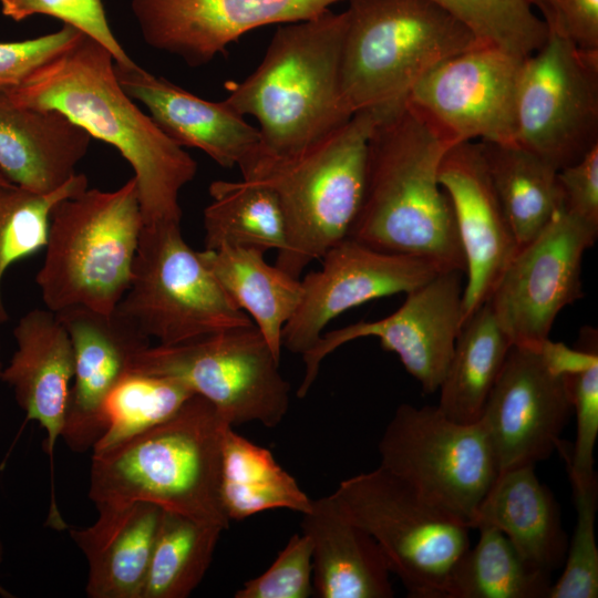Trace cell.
<instances>
[{"mask_svg": "<svg viewBox=\"0 0 598 598\" xmlns=\"http://www.w3.org/2000/svg\"><path fill=\"white\" fill-rule=\"evenodd\" d=\"M0 596L12 597V595L9 591H7L1 585H0Z\"/></svg>", "mask_w": 598, "mask_h": 598, "instance_id": "cell-45", "label": "cell"}, {"mask_svg": "<svg viewBox=\"0 0 598 598\" xmlns=\"http://www.w3.org/2000/svg\"><path fill=\"white\" fill-rule=\"evenodd\" d=\"M332 495L378 543L410 597L445 598L448 576L470 547L471 528L424 503L381 466L341 481Z\"/></svg>", "mask_w": 598, "mask_h": 598, "instance_id": "cell-10", "label": "cell"}, {"mask_svg": "<svg viewBox=\"0 0 598 598\" xmlns=\"http://www.w3.org/2000/svg\"><path fill=\"white\" fill-rule=\"evenodd\" d=\"M481 525L499 529L534 567L549 575L563 567L568 539L559 506L538 480L535 465L497 474L476 512L473 528Z\"/></svg>", "mask_w": 598, "mask_h": 598, "instance_id": "cell-26", "label": "cell"}, {"mask_svg": "<svg viewBox=\"0 0 598 598\" xmlns=\"http://www.w3.org/2000/svg\"><path fill=\"white\" fill-rule=\"evenodd\" d=\"M198 254L230 299L254 319L280 361L282 329L300 302L301 280L269 265L258 249L224 246Z\"/></svg>", "mask_w": 598, "mask_h": 598, "instance_id": "cell-27", "label": "cell"}, {"mask_svg": "<svg viewBox=\"0 0 598 598\" xmlns=\"http://www.w3.org/2000/svg\"><path fill=\"white\" fill-rule=\"evenodd\" d=\"M568 379L576 412V440L571 453H567L563 442L557 450L567 461L571 484H586L597 478L594 451L598 436V363Z\"/></svg>", "mask_w": 598, "mask_h": 598, "instance_id": "cell-40", "label": "cell"}, {"mask_svg": "<svg viewBox=\"0 0 598 598\" xmlns=\"http://www.w3.org/2000/svg\"><path fill=\"white\" fill-rule=\"evenodd\" d=\"M312 591V544L302 533L293 534L270 567L246 581L235 598H308Z\"/></svg>", "mask_w": 598, "mask_h": 598, "instance_id": "cell-39", "label": "cell"}, {"mask_svg": "<svg viewBox=\"0 0 598 598\" xmlns=\"http://www.w3.org/2000/svg\"><path fill=\"white\" fill-rule=\"evenodd\" d=\"M571 412L568 377L551 373L538 349L512 346L478 420L498 473L548 458Z\"/></svg>", "mask_w": 598, "mask_h": 598, "instance_id": "cell-17", "label": "cell"}, {"mask_svg": "<svg viewBox=\"0 0 598 598\" xmlns=\"http://www.w3.org/2000/svg\"><path fill=\"white\" fill-rule=\"evenodd\" d=\"M515 143L557 171L598 144V50L548 31L522 63Z\"/></svg>", "mask_w": 598, "mask_h": 598, "instance_id": "cell-12", "label": "cell"}, {"mask_svg": "<svg viewBox=\"0 0 598 598\" xmlns=\"http://www.w3.org/2000/svg\"><path fill=\"white\" fill-rule=\"evenodd\" d=\"M13 337L17 349L3 368L1 381L13 390L27 419L44 429L47 452L52 458L74 375L71 340L55 312L48 308L24 313Z\"/></svg>", "mask_w": 598, "mask_h": 598, "instance_id": "cell-22", "label": "cell"}, {"mask_svg": "<svg viewBox=\"0 0 598 598\" xmlns=\"http://www.w3.org/2000/svg\"><path fill=\"white\" fill-rule=\"evenodd\" d=\"M523 60L481 44L435 65L406 100L454 144L515 143Z\"/></svg>", "mask_w": 598, "mask_h": 598, "instance_id": "cell-15", "label": "cell"}, {"mask_svg": "<svg viewBox=\"0 0 598 598\" xmlns=\"http://www.w3.org/2000/svg\"><path fill=\"white\" fill-rule=\"evenodd\" d=\"M12 103L60 111L131 165L144 225L181 223L179 193L196 161L122 89L111 53L82 34L4 94Z\"/></svg>", "mask_w": 598, "mask_h": 598, "instance_id": "cell-1", "label": "cell"}, {"mask_svg": "<svg viewBox=\"0 0 598 598\" xmlns=\"http://www.w3.org/2000/svg\"><path fill=\"white\" fill-rule=\"evenodd\" d=\"M393 107L354 113L329 138L298 156L276 159L257 154L240 168L243 179L268 186L278 198L286 234L277 252L278 268L299 278L348 236L363 196L370 137Z\"/></svg>", "mask_w": 598, "mask_h": 598, "instance_id": "cell-5", "label": "cell"}, {"mask_svg": "<svg viewBox=\"0 0 598 598\" xmlns=\"http://www.w3.org/2000/svg\"><path fill=\"white\" fill-rule=\"evenodd\" d=\"M312 544V587L320 598H391L388 561L373 537L352 522L332 494L302 514Z\"/></svg>", "mask_w": 598, "mask_h": 598, "instance_id": "cell-24", "label": "cell"}, {"mask_svg": "<svg viewBox=\"0 0 598 598\" xmlns=\"http://www.w3.org/2000/svg\"><path fill=\"white\" fill-rule=\"evenodd\" d=\"M380 465L420 499L473 529L498 468L480 421H452L437 405L401 404L378 445Z\"/></svg>", "mask_w": 598, "mask_h": 598, "instance_id": "cell-8", "label": "cell"}, {"mask_svg": "<svg viewBox=\"0 0 598 598\" xmlns=\"http://www.w3.org/2000/svg\"><path fill=\"white\" fill-rule=\"evenodd\" d=\"M195 393L182 381L125 373L102 404L104 430L92 453L109 450L172 417Z\"/></svg>", "mask_w": 598, "mask_h": 598, "instance_id": "cell-34", "label": "cell"}, {"mask_svg": "<svg viewBox=\"0 0 598 598\" xmlns=\"http://www.w3.org/2000/svg\"><path fill=\"white\" fill-rule=\"evenodd\" d=\"M563 210L598 230V144L557 172Z\"/></svg>", "mask_w": 598, "mask_h": 598, "instance_id": "cell-42", "label": "cell"}, {"mask_svg": "<svg viewBox=\"0 0 598 598\" xmlns=\"http://www.w3.org/2000/svg\"><path fill=\"white\" fill-rule=\"evenodd\" d=\"M453 145L408 100L390 110L370 137L363 196L347 237L465 274L453 207L439 183L441 161Z\"/></svg>", "mask_w": 598, "mask_h": 598, "instance_id": "cell-2", "label": "cell"}, {"mask_svg": "<svg viewBox=\"0 0 598 598\" xmlns=\"http://www.w3.org/2000/svg\"><path fill=\"white\" fill-rule=\"evenodd\" d=\"M225 529L162 509L142 598H186L208 570Z\"/></svg>", "mask_w": 598, "mask_h": 598, "instance_id": "cell-33", "label": "cell"}, {"mask_svg": "<svg viewBox=\"0 0 598 598\" xmlns=\"http://www.w3.org/2000/svg\"><path fill=\"white\" fill-rule=\"evenodd\" d=\"M318 271L301 280L300 302L282 329V347L309 351L326 326L342 312L370 300L408 293L442 270L431 260L388 254L343 238L322 256Z\"/></svg>", "mask_w": 598, "mask_h": 598, "instance_id": "cell-16", "label": "cell"}, {"mask_svg": "<svg viewBox=\"0 0 598 598\" xmlns=\"http://www.w3.org/2000/svg\"><path fill=\"white\" fill-rule=\"evenodd\" d=\"M120 85L141 102L159 128L182 147L203 151L219 166L239 169L259 153L258 128L225 100L202 99L136 63L114 62Z\"/></svg>", "mask_w": 598, "mask_h": 598, "instance_id": "cell-21", "label": "cell"}, {"mask_svg": "<svg viewBox=\"0 0 598 598\" xmlns=\"http://www.w3.org/2000/svg\"><path fill=\"white\" fill-rule=\"evenodd\" d=\"M576 524L559 579L551 585L548 598L598 597V548L595 519L598 506L597 478L571 484Z\"/></svg>", "mask_w": 598, "mask_h": 598, "instance_id": "cell-37", "label": "cell"}, {"mask_svg": "<svg viewBox=\"0 0 598 598\" xmlns=\"http://www.w3.org/2000/svg\"><path fill=\"white\" fill-rule=\"evenodd\" d=\"M594 337L590 344L585 339L579 349L547 339L538 348V352L551 373L560 377L575 375L598 363L597 341Z\"/></svg>", "mask_w": 598, "mask_h": 598, "instance_id": "cell-44", "label": "cell"}, {"mask_svg": "<svg viewBox=\"0 0 598 598\" xmlns=\"http://www.w3.org/2000/svg\"><path fill=\"white\" fill-rule=\"evenodd\" d=\"M86 188L87 178L82 173L49 194L32 193L10 182L0 183V323L9 319L1 287L4 274L17 261L44 249L55 205Z\"/></svg>", "mask_w": 598, "mask_h": 598, "instance_id": "cell-35", "label": "cell"}, {"mask_svg": "<svg viewBox=\"0 0 598 598\" xmlns=\"http://www.w3.org/2000/svg\"><path fill=\"white\" fill-rule=\"evenodd\" d=\"M3 368L4 365L1 359V341H0V381H1V374H2Z\"/></svg>", "mask_w": 598, "mask_h": 598, "instance_id": "cell-46", "label": "cell"}, {"mask_svg": "<svg viewBox=\"0 0 598 598\" xmlns=\"http://www.w3.org/2000/svg\"><path fill=\"white\" fill-rule=\"evenodd\" d=\"M0 8L16 22L35 14L56 18L103 45L116 64L135 63L113 34L102 0H0Z\"/></svg>", "mask_w": 598, "mask_h": 598, "instance_id": "cell-38", "label": "cell"}, {"mask_svg": "<svg viewBox=\"0 0 598 598\" xmlns=\"http://www.w3.org/2000/svg\"><path fill=\"white\" fill-rule=\"evenodd\" d=\"M466 260L462 324L492 295L520 249L492 185L478 142L451 146L439 167Z\"/></svg>", "mask_w": 598, "mask_h": 598, "instance_id": "cell-19", "label": "cell"}, {"mask_svg": "<svg viewBox=\"0 0 598 598\" xmlns=\"http://www.w3.org/2000/svg\"><path fill=\"white\" fill-rule=\"evenodd\" d=\"M116 309L162 346L254 324L185 241L181 223L143 225Z\"/></svg>", "mask_w": 598, "mask_h": 598, "instance_id": "cell-9", "label": "cell"}, {"mask_svg": "<svg viewBox=\"0 0 598 598\" xmlns=\"http://www.w3.org/2000/svg\"><path fill=\"white\" fill-rule=\"evenodd\" d=\"M83 33L70 24L34 39L0 42V95L20 85L38 68L71 47Z\"/></svg>", "mask_w": 598, "mask_h": 598, "instance_id": "cell-41", "label": "cell"}, {"mask_svg": "<svg viewBox=\"0 0 598 598\" xmlns=\"http://www.w3.org/2000/svg\"><path fill=\"white\" fill-rule=\"evenodd\" d=\"M97 519L71 537L87 560L90 598H142L162 508L146 502L96 507Z\"/></svg>", "mask_w": 598, "mask_h": 598, "instance_id": "cell-25", "label": "cell"}, {"mask_svg": "<svg viewBox=\"0 0 598 598\" xmlns=\"http://www.w3.org/2000/svg\"><path fill=\"white\" fill-rule=\"evenodd\" d=\"M512 342L486 301L461 327L444 378L437 408L462 424L480 420Z\"/></svg>", "mask_w": 598, "mask_h": 598, "instance_id": "cell-29", "label": "cell"}, {"mask_svg": "<svg viewBox=\"0 0 598 598\" xmlns=\"http://www.w3.org/2000/svg\"><path fill=\"white\" fill-rule=\"evenodd\" d=\"M478 144L494 190L522 248L563 210L558 171L516 143Z\"/></svg>", "mask_w": 598, "mask_h": 598, "instance_id": "cell-28", "label": "cell"}, {"mask_svg": "<svg viewBox=\"0 0 598 598\" xmlns=\"http://www.w3.org/2000/svg\"><path fill=\"white\" fill-rule=\"evenodd\" d=\"M467 25L484 43L525 59L547 39L545 22L528 0H431Z\"/></svg>", "mask_w": 598, "mask_h": 598, "instance_id": "cell-36", "label": "cell"}, {"mask_svg": "<svg viewBox=\"0 0 598 598\" xmlns=\"http://www.w3.org/2000/svg\"><path fill=\"white\" fill-rule=\"evenodd\" d=\"M220 498L230 520L276 508L305 514L312 504L269 450L239 435L233 425L223 433Z\"/></svg>", "mask_w": 598, "mask_h": 598, "instance_id": "cell-30", "label": "cell"}, {"mask_svg": "<svg viewBox=\"0 0 598 598\" xmlns=\"http://www.w3.org/2000/svg\"><path fill=\"white\" fill-rule=\"evenodd\" d=\"M597 235L560 210L518 250L487 300L512 346L538 349L558 313L584 296L581 262Z\"/></svg>", "mask_w": 598, "mask_h": 598, "instance_id": "cell-13", "label": "cell"}, {"mask_svg": "<svg viewBox=\"0 0 598 598\" xmlns=\"http://www.w3.org/2000/svg\"><path fill=\"white\" fill-rule=\"evenodd\" d=\"M457 270L441 271L406 293L402 306L375 321H359L322 333L302 354L305 375L297 396L305 398L316 381L322 360L339 347L365 337L380 340L394 352L424 393L439 390L462 327V277Z\"/></svg>", "mask_w": 598, "mask_h": 598, "instance_id": "cell-14", "label": "cell"}, {"mask_svg": "<svg viewBox=\"0 0 598 598\" xmlns=\"http://www.w3.org/2000/svg\"><path fill=\"white\" fill-rule=\"evenodd\" d=\"M343 0H132L144 42L202 66L243 34L315 18Z\"/></svg>", "mask_w": 598, "mask_h": 598, "instance_id": "cell-18", "label": "cell"}, {"mask_svg": "<svg viewBox=\"0 0 598 598\" xmlns=\"http://www.w3.org/2000/svg\"><path fill=\"white\" fill-rule=\"evenodd\" d=\"M143 225L133 177L114 190L86 188L55 205L35 277L45 308L113 312L130 287Z\"/></svg>", "mask_w": 598, "mask_h": 598, "instance_id": "cell-7", "label": "cell"}, {"mask_svg": "<svg viewBox=\"0 0 598 598\" xmlns=\"http://www.w3.org/2000/svg\"><path fill=\"white\" fill-rule=\"evenodd\" d=\"M55 315L69 333L74 358L61 437L73 452L85 453L103 433L105 396L131 371L135 357L151 346V338L117 309L103 313L73 306Z\"/></svg>", "mask_w": 598, "mask_h": 598, "instance_id": "cell-20", "label": "cell"}, {"mask_svg": "<svg viewBox=\"0 0 598 598\" xmlns=\"http://www.w3.org/2000/svg\"><path fill=\"white\" fill-rule=\"evenodd\" d=\"M346 25V11L331 9L287 23L275 32L256 70L241 82L226 84V103L258 122V155L298 156L352 117L340 85Z\"/></svg>", "mask_w": 598, "mask_h": 598, "instance_id": "cell-3", "label": "cell"}, {"mask_svg": "<svg viewBox=\"0 0 598 598\" xmlns=\"http://www.w3.org/2000/svg\"><path fill=\"white\" fill-rule=\"evenodd\" d=\"M231 425L194 394L172 417L92 453L89 497L96 507L146 502L227 529L221 504V440Z\"/></svg>", "mask_w": 598, "mask_h": 598, "instance_id": "cell-4", "label": "cell"}, {"mask_svg": "<svg viewBox=\"0 0 598 598\" xmlns=\"http://www.w3.org/2000/svg\"><path fill=\"white\" fill-rule=\"evenodd\" d=\"M92 136L60 111L33 109L0 95V173L12 184L49 194L75 174Z\"/></svg>", "mask_w": 598, "mask_h": 598, "instance_id": "cell-23", "label": "cell"}, {"mask_svg": "<svg viewBox=\"0 0 598 598\" xmlns=\"http://www.w3.org/2000/svg\"><path fill=\"white\" fill-rule=\"evenodd\" d=\"M279 362L251 324L179 344L150 346L135 357L131 371L182 381L233 426L256 421L275 427L290 402Z\"/></svg>", "mask_w": 598, "mask_h": 598, "instance_id": "cell-11", "label": "cell"}, {"mask_svg": "<svg viewBox=\"0 0 598 598\" xmlns=\"http://www.w3.org/2000/svg\"><path fill=\"white\" fill-rule=\"evenodd\" d=\"M9 182L1 173H0V183Z\"/></svg>", "mask_w": 598, "mask_h": 598, "instance_id": "cell-47", "label": "cell"}, {"mask_svg": "<svg viewBox=\"0 0 598 598\" xmlns=\"http://www.w3.org/2000/svg\"><path fill=\"white\" fill-rule=\"evenodd\" d=\"M548 31L586 50H598V0H528Z\"/></svg>", "mask_w": 598, "mask_h": 598, "instance_id": "cell-43", "label": "cell"}, {"mask_svg": "<svg viewBox=\"0 0 598 598\" xmlns=\"http://www.w3.org/2000/svg\"><path fill=\"white\" fill-rule=\"evenodd\" d=\"M208 192L212 203L204 209L205 249L229 246L278 252L283 248V217L271 188L246 179H218Z\"/></svg>", "mask_w": 598, "mask_h": 598, "instance_id": "cell-31", "label": "cell"}, {"mask_svg": "<svg viewBox=\"0 0 598 598\" xmlns=\"http://www.w3.org/2000/svg\"><path fill=\"white\" fill-rule=\"evenodd\" d=\"M347 1L340 85L352 114L403 103L435 65L486 44L431 0Z\"/></svg>", "mask_w": 598, "mask_h": 598, "instance_id": "cell-6", "label": "cell"}, {"mask_svg": "<svg viewBox=\"0 0 598 598\" xmlns=\"http://www.w3.org/2000/svg\"><path fill=\"white\" fill-rule=\"evenodd\" d=\"M476 529L480 538L455 563L445 598H548L549 574L527 563L499 529Z\"/></svg>", "mask_w": 598, "mask_h": 598, "instance_id": "cell-32", "label": "cell"}]
</instances>
